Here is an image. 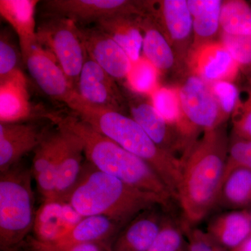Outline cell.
Here are the masks:
<instances>
[{"label":"cell","instance_id":"obj_1","mask_svg":"<svg viewBox=\"0 0 251 251\" xmlns=\"http://www.w3.org/2000/svg\"><path fill=\"white\" fill-rule=\"evenodd\" d=\"M224 126L204 132L181 159L177 202L185 222L194 226L214 210L229 148Z\"/></svg>","mask_w":251,"mask_h":251},{"label":"cell","instance_id":"obj_2","mask_svg":"<svg viewBox=\"0 0 251 251\" xmlns=\"http://www.w3.org/2000/svg\"><path fill=\"white\" fill-rule=\"evenodd\" d=\"M46 117L78 140L87 161L99 171L116 176L137 188L153 193L174 207L177 202L163 180L148 163L72 115Z\"/></svg>","mask_w":251,"mask_h":251},{"label":"cell","instance_id":"obj_3","mask_svg":"<svg viewBox=\"0 0 251 251\" xmlns=\"http://www.w3.org/2000/svg\"><path fill=\"white\" fill-rule=\"evenodd\" d=\"M67 105L75 116L148 163L168 186L177 202L180 158L160 148L131 117L90 105L77 92Z\"/></svg>","mask_w":251,"mask_h":251},{"label":"cell","instance_id":"obj_4","mask_svg":"<svg viewBox=\"0 0 251 251\" xmlns=\"http://www.w3.org/2000/svg\"><path fill=\"white\" fill-rule=\"evenodd\" d=\"M65 201L84 217L106 216L122 226L155 206L171 211L174 209L157 195L99 171L88 162L84 164L78 181Z\"/></svg>","mask_w":251,"mask_h":251},{"label":"cell","instance_id":"obj_5","mask_svg":"<svg viewBox=\"0 0 251 251\" xmlns=\"http://www.w3.org/2000/svg\"><path fill=\"white\" fill-rule=\"evenodd\" d=\"M27 168L15 166L0 177V249L18 251L33 230L36 212Z\"/></svg>","mask_w":251,"mask_h":251},{"label":"cell","instance_id":"obj_6","mask_svg":"<svg viewBox=\"0 0 251 251\" xmlns=\"http://www.w3.org/2000/svg\"><path fill=\"white\" fill-rule=\"evenodd\" d=\"M36 36L41 45L53 55L76 91L81 71L87 57L79 26L69 18L48 16L37 27Z\"/></svg>","mask_w":251,"mask_h":251},{"label":"cell","instance_id":"obj_7","mask_svg":"<svg viewBox=\"0 0 251 251\" xmlns=\"http://www.w3.org/2000/svg\"><path fill=\"white\" fill-rule=\"evenodd\" d=\"M182 112L180 133L191 145L199 130L208 131L224 125V120L210 84L190 74L177 87Z\"/></svg>","mask_w":251,"mask_h":251},{"label":"cell","instance_id":"obj_8","mask_svg":"<svg viewBox=\"0 0 251 251\" xmlns=\"http://www.w3.org/2000/svg\"><path fill=\"white\" fill-rule=\"evenodd\" d=\"M47 16L69 18L79 25L97 23L117 15L141 16L147 13V1L127 0H48L43 2Z\"/></svg>","mask_w":251,"mask_h":251},{"label":"cell","instance_id":"obj_9","mask_svg":"<svg viewBox=\"0 0 251 251\" xmlns=\"http://www.w3.org/2000/svg\"><path fill=\"white\" fill-rule=\"evenodd\" d=\"M148 13L173 46L180 62H185L193 41L192 16L187 1H148Z\"/></svg>","mask_w":251,"mask_h":251},{"label":"cell","instance_id":"obj_10","mask_svg":"<svg viewBox=\"0 0 251 251\" xmlns=\"http://www.w3.org/2000/svg\"><path fill=\"white\" fill-rule=\"evenodd\" d=\"M21 56L41 90L53 100L67 105L76 91L49 50L36 40Z\"/></svg>","mask_w":251,"mask_h":251},{"label":"cell","instance_id":"obj_11","mask_svg":"<svg viewBox=\"0 0 251 251\" xmlns=\"http://www.w3.org/2000/svg\"><path fill=\"white\" fill-rule=\"evenodd\" d=\"M185 64L190 74L209 84L218 81L234 82L241 72L237 62L219 39L191 46Z\"/></svg>","mask_w":251,"mask_h":251},{"label":"cell","instance_id":"obj_12","mask_svg":"<svg viewBox=\"0 0 251 251\" xmlns=\"http://www.w3.org/2000/svg\"><path fill=\"white\" fill-rule=\"evenodd\" d=\"M76 92L90 105L124 113L126 100L115 79L88 56L81 71Z\"/></svg>","mask_w":251,"mask_h":251},{"label":"cell","instance_id":"obj_13","mask_svg":"<svg viewBox=\"0 0 251 251\" xmlns=\"http://www.w3.org/2000/svg\"><path fill=\"white\" fill-rule=\"evenodd\" d=\"M79 31L87 56L115 80L126 79L133 62L125 51L97 26Z\"/></svg>","mask_w":251,"mask_h":251},{"label":"cell","instance_id":"obj_14","mask_svg":"<svg viewBox=\"0 0 251 251\" xmlns=\"http://www.w3.org/2000/svg\"><path fill=\"white\" fill-rule=\"evenodd\" d=\"M128 105L132 118L160 148L175 156L179 151L184 154L189 148L187 142L158 114L151 100L148 102L135 98L130 99Z\"/></svg>","mask_w":251,"mask_h":251},{"label":"cell","instance_id":"obj_15","mask_svg":"<svg viewBox=\"0 0 251 251\" xmlns=\"http://www.w3.org/2000/svg\"><path fill=\"white\" fill-rule=\"evenodd\" d=\"M47 133L31 124H0V173L9 171L26 153L34 151Z\"/></svg>","mask_w":251,"mask_h":251},{"label":"cell","instance_id":"obj_16","mask_svg":"<svg viewBox=\"0 0 251 251\" xmlns=\"http://www.w3.org/2000/svg\"><path fill=\"white\" fill-rule=\"evenodd\" d=\"M156 207L140 213L127 223L114 241L111 251H148L171 212L157 211Z\"/></svg>","mask_w":251,"mask_h":251},{"label":"cell","instance_id":"obj_17","mask_svg":"<svg viewBox=\"0 0 251 251\" xmlns=\"http://www.w3.org/2000/svg\"><path fill=\"white\" fill-rule=\"evenodd\" d=\"M60 133V145L57 176L56 199L65 201L75 187L80 178L84 164L83 150L78 140L67 130L58 127Z\"/></svg>","mask_w":251,"mask_h":251},{"label":"cell","instance_id":"obj_18","mask_svg":"<svg viewBox=\"0 0 251 251\" xmlns=\"http://www.w3.org/2000/svg\"><path fill=\"white\" fill-rule=\"evenodd\" d=\"M60 145L59 130L47 133L34 150L31 173L43 200L56 199V176Z\"/></svg>","mask_w":251,"mask_h":251},{"label":"cell","instance_id":"obj_19","mask_svg":"<svg viewBox=\"0 0 251 251\" xmlns=\"http://www.w3.org/2000/svg\"><path fill=\"white\" fill-rule=\"evenodd\" d=\"M32 113L27 80L23 71H18L0 81V122L21 123Z\"/></svg>","mask_w":251,"mask_h":251},{"label":"cell","instance_id":"obj_20","mask_svg":"<svg viewBox=\"0 0 251 251\" xmlns=\"http://www.w3.org/2000/svg\"><path fill=\"white\" fill-rule=\"evenodd\" d=\"M206 232L219 247L233 250L251 235V214L247 211H225L209 221Z\"/></svg>","mask_w":251,"mask_h":251},{"label":"cell","instance_id":"obj_21","mask_svg":"<svg viewBox=\"0 0 251 251\" xmlns=\"http://www.w3.org/2000/svg\"><path fill=\"white\" fill-rule=\"evenodd\" d=\"M143 34V56L161 74H165L179 64V59L173 46L148 12L138 16Z\"/></svg>","mask_w":251,"mask_h":251},{"label":"cell","instance_id":"obj_22","mask_svg":"<svg viewBox=\"0 0 251 251\" xmlns=\"http://www.w3.org/2000/svg\"><path fill=\"white\" fill-rule=\"evenodd\" d=\"M136 15H117L105 18L96 26L106 33L125 51L132 62L141 57L143 34Z\"/></svg>","mask_w":251,"mask_h":251},{"label":"cell","instance_id":"obj_23","mask_svg":"<svg viewBox=\"0 0 251 251\" xmlns=\"http://www.w3.org/2000/svg\"><path fill=\"white\" fill-rule=\"evenodd\" d=\"M38 3L36 0H0V15L17 34L21 54L37 40L35 11Z\"/></svg>","mask_w":251,"mask_h":251},{"label":"cell","instance_id":"obj_24","mask_svg":"<svg viewBox=\"0 0 251 251\" xmlns=\"http://www.w3.org/2000/svg\"><path fill=\"white\" fill-rule=\"evenodd\" d=\"M34 242L52 245L69 232L63 211L62 200H44L36 211L34 227Z\"/></svg>","mask_w":251,"mask_h":251},{"label":"cell","instance_id":"obj_25","mask_svg":"<svg viewBox=\"0 0 251 251\" xmlns=\"http://www.w3.org/2000/svg\"><path fill=\"white\" fill-rule=\"evenodd\" d=\"M251 205V171L237 167L223 177L215 206L227 211L239 210Z\"/></svg>","mask_w":251,"mask_h":251},{"label":"cell","instance_id":"obj_26","mask_svg":"<svg viewBox=\"0 0 251 251\" xmlns=\"http://www.w3.org/2000/svg\"><path fill=\"white\" fill-rule=\"evenodd\" d=\"M192 16L193 46L216 40L220 35V18L223 1L221 0H188Z\"/></svg>","mask_w":251,"mask_h":251},{"label":"cell","instance_id":"obj_27","mask_svg":"<svg viewBox=\"0 0 251 251\" xmlns=\"http://www.w3.org/2000/svg\"><path fill=\"white\" fill-rule=\"evenodd\" d=\"M120 226L106 216H86L59 242L49 246L64 247L82 243L98 244L111 238Z\"/></svg>","mask_w":251,"mask_h":251},{"label":"cell","instance_id":"obj_28","mask_svg":"<svg viewBox=\"0 0 251 251\" xmlns=\"http://www.w3.org/2000/svg\"><path fill=\"white\" fill-rule=\"evenodd\" d=\"M221 32L232 36H251V4L243 0L223 1Z\"/></svg>","mask_w":251,"mask_h":251},{"label":"cell","instance_id":"obj_29","mask_svg":"<svg viewBox=\"0 0 251 251\" xmlns=\"http://www.w3.org/2000/svg\"><path fill=\"white\" fill-rule=\"evenodd\" d=\"M187 245L186 223L171 211L148 251H186Z\"/></svg>","mask_w":251,"mask_h":251},{"label":"cell","instance_id":"obj_30","mask_svg":"<svg viewBox=\"0 0 251 251\" xmlns=\"http://www.w3.org/2000/svg\"><path fill=\"white\" fill-rule=\"evenodd\" d=\"M150 100L167 123L176 128L181 134L180 128L183 117L177 87L160 86L150 96Z\"/></svg>","mask_w":251,"mask_h":251},{"label":"cell","instance_id":"obj_31","mask_svg":"<svg viewBox=\"0 0 251 251\" xmlns=\"http://www.w3.org/2000/svg\"><path fill=\"white\" fill-rule=\"evenodd\" d=\"M160 74L158 69L142 55L137 62L133 63L126 80L133 92L151 96L160 87Z\"/></svg>","mask_w":251,"mask_h":251},{"label":"cell","instance_id":"obj_32","mask_svg":"<svg viewBox=\"0 0 251 251\" xmlns=\"http://www.w3.org/2000/svg\"><path fill=\"white\" fill-rule=\"evenodd\" d=\"M245 78L232 120L234 137L251 140V77Z\"/></svg>","mask_w":251,"mask_h":251},{"label":"cell","instance_id":"obj_33","mask_svg":"<svg viewBox=\"0 0 251 251\" xmlns=\"http://www.w3.org/2000/svg\"><path fill=\"white\" fill-rule=\"evenodd\" d=\"M219 40L226 46L245 77H251V36H232L220 32Z\"/></svg>","mask_w":251,"mask_h":251},{"label":"cell","instance_id":"obj_34","mask_svg":"<svg viewBox=\"0 0 251 251\" xmlns=\"http://www.w3.org/2000/svg\"><path fill=\"white\" fill-rule=\"evenodd\" d=\"M210 85L226 122L229 117H232L235 110L240 90L234 82L229 81H218Z\"/></svg>","mask_w":251,"mask_h":251},{"label":"cell","instance_id":"obj_35","mask_svg":"<svg viewBox=\"0 0 251 251\" xmlns=\"http://www.w3.org/2000/svg\"><path fill=\"white\" fill-rule=\"evenodd\" d=\"M20 55L18 49L9 33L1 31L0 36V81L4 80L15 73L21 71Z\"/></svg>","mask_w":251,"mask_h":251},{"label":"cell","instance_id":"obj_36","mask_svg":"<svg viewBox=\"0 0 251 251\" xmlns=\"http://www.w3.org/2000/svg\"><path fill=\"white\" fill-rule=\"evenodd\" d=\"M237 167H244L251 171V140L234 137L229 143L224 176Z\"/></svg>","mask_w":251,"mask_h":251},{"label":"cell","instance_id":"obj_37","mask_svg":"<svg viewBox=\"0 0 251 251\" xmlns=\"http://www.w3.org/2000/svg\"><path fill=\"white\" fill-rule=\"evenodd\" d=\"M186 232L188 239L186 251H227L216 244L206 232L186 223Z\"/></svg>","mask_w":251,"mask_h":251},{"label":"cell","instance_id":"obj_38","mask_svg":"<svg viewBox=\"0 0 251 251\" xmlns=\"http://www.w3.org/2000/svg\"><path fill=\"white\" fill-rule=\"evenodd\" d=\"M31 247L41 248L49 251H103L100 246L94 243H82V244H72L64 247H54V246L44 245L31 240Z\"/></svg>","mask_w":251,"mask_h":251},{"label":"cell","instance_id":"obj_39","mask_svg":"<svg viewBox=\"0 0 251 251\" xmlns=\"http://www.w3.org/2000/svg\"><path fill=\"white\" fill-rule=\"evenodd\" d=\"M230 251H251V235L240 246Z\"/></svg>","mask_w":251,"mask_h":251},{"label":"cell","instance_id":"obj_40","mask_svg":"<svg viewBox=\"0 0 251 251\" xmlns=\"http://www.w3.org/2000/svg\"><path fill=\"white\" fill-rule=\"evenodd\" d=\"M32 247V249L30 251H49L47 250H45V249H41V248H38V247Z\"/></svg>","mask_w":251,"mask_h":251},{"label":"cell","instance_id":"obj_41","mask_svg":"<svg viewBox=\"0 0 251 251\" xmlns=\"http://www.w3.org/2000/svg\"></svg>","mask_w":251,"mask_h":251}]
</instances>
